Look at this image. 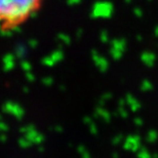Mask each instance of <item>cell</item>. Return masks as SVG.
Here are the masks:
<instances>
[{
    "label": "cell",
    "instance_id": "cell-1",
    "mask_svg": "<svg viewBox=\"0 0 158 158\" xmlns=\"http://www.w3.org/2000/svg\"><path fill=\"white\" fill-rule=\"evenodd\" d=\"M44 0H0V31L12 32L25 25L42 7Z\"/></svg>",
    "mask_w": 158,
    "mask_h": 158
}]
</instances>
